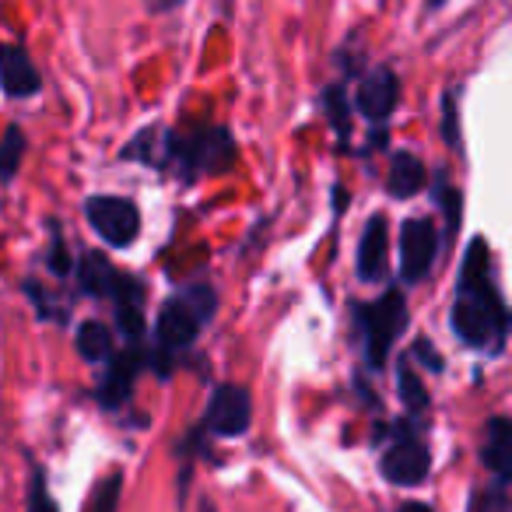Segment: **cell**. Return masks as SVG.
Segmentation results:
<instances>
[{
    "label": "cell",
    "instance_id": "cell-13",
    "mask_svg": "<svg viewBox=\"0 0 512 512\" xmlns=\"http://www.w3.org/2000/svg\"><path fill=\"white\" fill-rule=\"evenodd\" d=\"M0 92L8 99H32L43 92V78H39L36 64L15 43H0Z\"/></svg>",
    "mask_w": 512,
    "mask_h": 512
},
{
    "label": "cell",
    "instance_id": "cell-28",
    "mask_svg": "<svg viewBox=\"0 0 512 512\" xmlns=\"http://www.w3.org/2000/svg\"><path fill=\"white\" fill-rule=\"evenodd\" d=\"M144 4H148V11H155V15H165V11L179 8L183 0H144Z\"/></svg>",
    "mask_w": 512,
    "mask_h": 512
},
{
    "label": "cell",
    "instance_id": "cell-25",
    "mask_svg": "<svg viewBox=\"0 0 512 512\" xmlns=\"http://www.w3.org/2000/svg\"><path fill=\"white\" fill-rule=\"evenodd\" d=\"M442 137H446L449 148L460 151V92L449 88L446 99H442Z\"/></svg>",
    "mask_w": 512,
    "mask_h": 512
},
{
    "label": "cell",
    "instance_id": "cell-19",
    "mask_svg": "<svg viewBox=\"0 0 512 512\" xmlns=\"http://www.w3.org/2000/svg\"><path fill=\"white\" fill-rule=\"evenodd\" d=\"M320 102H323V113H327L330 127H334V134L348 144V137H351V102H348V88H344V81H334V85L323 88Z\"/></svg>",
    "mask_w": 512,
    "mask_h": 512
},
{
    "label": "cell",
    "instance_id": "cell-24",
    "mask_svg": "<svg viewBox=\"0 0 512 512\" xmlns=\"http://www.w3.org/2000/svg\"><path fill=\"white\" fill-rule=\"evenodd\" d=\"M470 512H509V481H491L488 488L474 491Z\"/></svg>",
    "mask_w": 512,
    "mask_h": 512
},
{
    "label": "cell",
    "instance_id": "cell-14",
    "mask_svg": "<svg viewBox=\"0 0 512 512\" xmlns=\"http://www.w3.org/2000/svg\"><path fill=\"white\" fill-rule=\"evenodd\" d=\"M481 463L498 477V481H509L512 477V425H509V418H502V414L488 418V425H484Z\"/></svg>",
    "mask_w": 512,
    "mask_h": 512
},
{
    "label": "cell",
    "instance_id": "cell-4",
    "mask_svg": "<svg viewBox=\"0 0 512 512\" xmlns=\"http://www.w3.org/2000/svg\"><path fill=\"white\" fill-rule=\"evenodd\" d=\"M407 320H411V313H407V295L400 288H386L376 302H351V323H355L365 365L372 372H379L390 362L393 341L404 334Z\"/></svg>",
    "mask_w": 512,
    "mask_h": 512
},
{
    "label": "cell",
    "instance_id": "cell-3",
    "mask_svg": "<svg viewBox=\"0 0 512 512\" xmlns=\"http://www.w3.org/2000/svg\"><path fill=\"white\" fill-rule=\"evenodd\" d=\"M218 313V292L207 281H193L183 285L162 302L155 320V348L148 351V365L162 379L172 376V365L179 362V355L197 344L200 330L214 320Z\"/></svg>",
    "mask_w": 512,
    "mask_h": 512
},
{
    "label": "cell",
    "instance_id": "cell-8",
    "mask_svg": "<svg viewBox=\"0 0 512 512\" xmlns=\"http://www.w3.org/2000/svg\"><path fill=\"white\" fill-rule=\"evenodd\" d=\"M439 249V228L432 218L414 214L400 225V278H404V285H421L432 274Z\"/></svg>",
    "mask_w": 512,
    "mask_h": 512
},
{
    "label": "cell",
    "instance_id": "cell-5",
    "mask_svg": "<svg viewBox=\"0 0 512 512\" xmlns=\"http://www.w3.org/2000/svg\"><path fill=\"white\" fill-rule=\"evenodd\" d=\"M379 470L390 484L397 488H414L428 477L432 470V449L421 439V421L418 418H400L390 428V446L383 449Z\"/></svg>",
    "mask_w": 512,
    "mask_h": 512
},
{
    "label": "cell",
    "instance_id": "cell-26",
    "mask_svg": "<svg viewBox=\"0 0 512 512\" xmlns=\"http://www.w3.org/2000/svg\"><path fill=\"white\" fill-rule=\"evenodd\" d=\"M25 512H60V505L53 502L50 488H46V470L36 467L32 470V484H29V505Z\"/></svg>",
    "mask_w": 512,
    "mask_h": 512
},
{
    "label": "cell",
    "instance_id": "cell-2",
    "mask_svg": "<svg viewBox=\"0 0 512 512\" xmlns=\"http://www.w3.org/2000/svg\"><path fill=\"white\" fill-rule=\"evenodd\" d=\"M123 162H141L158 172H176L183 183L197 176L232 169L235 162V137L228 127H200L193 134H176L165 127H144L134 141L120 148Z\"/></svg>",
    "mask_w": 512,
    "mask_h": 512
},
{
    "label": "cell",
    "instance_id": "cell-9",
    "mask_svg": "<svg viewBox=\"0 0 512 512\" xmlns=\"http://www.w3.org/2000/svg\"><path fill=\"white\" fill-rule=\"evenodd\" d=\"M249 425H253V397H249L246 386H235V383L214 386L200 428L207 435H218V439H239V435L249 432Z\"/></svg>",
    "mask_w": 512,
    "mask_h": 512
},
{
    "label": "cell",
    "instance_id": "cell-11",
    "mask_svg": "<svg viewBox=\"0 0 512 512\" xmlns=\"http://www.w3.org/2000/svg\"><path fill=\"white\" fill-rule=\"evenodd\" d=\"M358 281L365 285H379L390 274V221L386 214H372L362 228V239H358Z\"/></svg>",
    "mask_w": 512,
    "mask_h": 512
},
{
    "label": "cell",
    "instance_id": "cell-17",
    "mask_svg": "<svg viewBox=\"0 0 512 512\" xmlns=\"http://www.w3.org/2000/svg\"><path fill=\"white\" fill-rule=\"evenodd\" d=\"M432 200L442 207V214H446V228H442L439 242H453L456 228H460V221H463V193H460V186L449 183L446 169H439L432 176Z\"/></svg>",
    "mask_w": 512,
    "mask_h": 512
},
{
    "label": "cell",
    "instance_id": "cell-29",
    "mask_svg": "<svg viewBox=\"0 0 512 512\" xmlns=\"http://www.w3.org/2000/svg\"><path fill=\"white\" fill-rule=\"evenodd\" d=\"M397 512H432V505H425V502H404Z\"/></svg>",
    "mask_w": 512,
    "mask_h": 512
},
{
    "label": "cell",
    "instance_id": "cell-7",
    "mask_svg": "<svg viewBox=\"0 0 512 512\" xmlns=\"http://www.w3.org/2000/svg\"><path fill=\"white\" fill-rule=\"evenodd\" d=\"M85 218L95 228L106 246L127 249L134 246V239L141 235V211L134 200L127 197H109V193H95L85 200Z\"/></svg>",
    "mask_w": 512,
    "mask_h": 512
},
{
    "label": "cell",
    "instance_id": "cell-10",
    "mask_svg": "<svg viewBox=\"0 0 512 512\" xmlns=\"http://www.w3.org/2000/svg\"><path fill=\"white\" fill-rule=\"evenodd\" d=\"M148 369V351L141 344H127L120 355H109L106 362V372H102L99 386H95V400H99L106 411H120L127 407L130 393H134V383L137 376Z\"/></svg>",
    "mask_w": 512,
    "mask_h": 512
},
{
    "label": "cell",
    "instance_id": "cell-22",
    "mask_svg": "<svg viewBox=\"0 0 512 512\" xmlns=\"http://www.w3.org/2000/svg\"><path fill=\"white\" fill-rule=\"evenodd\" d=\"M120 488H123V474L120 470H109L106 477L95 481L85 512H116L120 509Z\"/></svg>",
    "mask_w": 512,
    "mask_h": 512
},
{
    "label": "cell",
    "instance_id": "cell-16",
    "mask_svg": "<svg viewBox=\"0 0 512 512\" xmlns=\"http://www.w3.org/2000/svg\"><path fill=\"white\" fill-rule=\"evenodd\" d=\"M74 348L85 358L88 365H102L113 355V330L102 320H85L78 323V334H74Z\"/></svg>",
    "mask_w": 512,
    "mask_h": 512
},
{
    "label": "cell",
    "instance_id": "cell-21",
    "mask_svg": "<svg viewBox=\"0 0 512 512\" xmlns=\"http://www.w3.org/2000/svg\"><path fill=\"white\" fill-rule=\"evenodd\" d=\"M25 134L18 123H11L8 134H4V141H0V183H11V179L18 176V165H22L25 158Z\"/></svg>",
    "mask_w": 512,
    "mask_h": 512
},
{
    "label": "cell",
    "instance_id": "cell-12",
    "mask_svg": "<svg viewBox=\"0 0 512 512\" xmlns=\"http://www.w3.org/2000/svg\"><path fill=\"white\" fill-rule=\"evenodd\" d=\"M397 99H400L397 74H393L390 67H372V71L362 78V85H358L355 106H358V113H362L365 120L386 123V120H390V113H393V106H397Z\"/></svg>",
    "mask_w": 512,
    "mask_h": 512
},
{
    "label": "cell",
    "instance_id": "cell-20",
    "mask_svg": "<svg viewBox=\"0 0 512 512\" xmlns=\"http://www.w3.org/2000/svg\"><path fill=\"white\" fill-rule=\"evenodd\" d=\"M22 292L32 299V306H36V316L46 323H64L67 320V302L60 299V295H53L50 288H43L39 281L25 278L22 281Z\"/></svg>",
    "mask_w": 512,
    "mask_h": 512
},
{
    "label": "cell",
    "instance_id": "cell-18",
    "mask_svg": "<svg viewBox=\"0 0 512 512\" xmlns=\"http://www.w3.org/2000/svg\"><path fill=\"white\" fill-rule=\"evenodd\" d=\"M397 386H400V404L407 407V418L421 421V414L428 411V404H432V400H428V390H425V383H421L418 372H414L411 358H400Z\"/></svg>",
    "mask_w": 512,
    "mask_h": 512
},
{
    "label": "cell",
    "instance_id": "cell-27",
    "mask_svg": "<svg viewBox=\"0 0 512 512\" xmlns=\"http://www.w3.org/2000/svg\"><path fill=\"white\" fill-rule=\"evenodd\" d=\"M411 355H414V358H421V365H425V369H432V372H442V358H439V351H435V348H432V344H428V341H414Z\"/></svg>",
    "mask_w": 512,
    "mask_h": 512
},
{
    "label": "cell",
    "instance_id": "cell-23",
    "mask_svg": "<svg viewBox=\"0 0 512 512\" xmlns=\"http://www.w3.org/2000/svg\"><path fill=\"white\" fill-rule=\"evenodd\" d=\"M46 267L53 271V278L67 281L74 278V264H71V249H67L64 228L57 221H50V249H46Z\"/></svg>",
    "mask_w": 512,
    "mask_h": 512
},
{
    "label": "cell",
    "instance_id": "cell-15",
    "mask_svg": "<svg viewBox=\"0 0 512 512\" xmlns=\"http://www.w3.org/2000/svg\"><path fill=\"white\" fill-rule=\"evenodd\" d=\"M428 183V172L421 165V158L414 151H397L390 162V172H386V193L393 200H411L414 193H421Z\"/></svg>",
    "mask_w": 512,
    "mask_h": 512
},
{
    "label": "cell",
    "instance_id": "cell-6",
    "mask_svg": "<svg viewBox=\"0 0 512 512\" xmlns=\"http://www.w3.org/2000/svg\"><path fill=\"white\" fill-rule=\"evenodd\" d=\"M78 292L85 299H109L113 306H123V302H134V299H144V285L127 271H116L113 260L99 249H88L81 256L78 271Z\"/></svg>",
    "mask_w": 512,
    "mask_h": 512
},
{
    "label": "cell",
    "instance_id": "cell-30",
    "mask_svg": "<svg viewBox=\"0 0 512 512\" xmlns=\"http://www.w3.org/2000/svg\"><path fill=\"white\" fill-rule=\"evenodd\" d=\"M425 4H428V11H439V8H446L449 0H425Z\"/></svg>",
    "mask_w": 512,
    "mask_h": 512
},
{
    "label": "cell",
    "instance_id": "cell-1",
    "mask_svg": "<svg viewBox=\"0 0 512 512\" xmlns=\"http://www.w3.org/2000/svg\"><path fill=\"white\" fill-rule=\"evenodd\" d=\"M449 327L467 348L484 351V355H502L509 341V306L495 281V260H491V246L484 235H474L463 253Z\"/></svg>",
    "mask_w": 512,
    "mask_h": 512
}]
</instances>
